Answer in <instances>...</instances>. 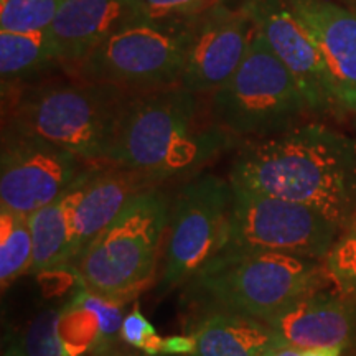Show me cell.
I'll use <instances>...</instances> for the list:
<instances>
[{
	"mask_svg": "<svg viewBox=\"0 0 356 356\" xmlns=\"http://www.w3.org/2000/svg\"><path fill=\"white\" fill-rule=\"evenodd\" d=\"M33 266V236L29 216L0 208V286L2 291Z\"/></svg>",
	"mask_w": 356,
	"mask_h": 356,
	"instance_id": "20",
	"label": "cell"
},
{
	"mask_svg": "<svg viewBox=\"0 0 356 356\" xmlns=\"http://www.w3.org/2000/svg\"><path fill=\"white\" fill-rule=\"evenodd\" d=\"M262 356H304V350L297 348V346H292L289 343H284V341H275L273 346H269Z\"/></svg>",
	"mask_w": 356,
	"mask_h": 356,
	"instance_id": "27",
	"label": "cell"
},
{
	"mask_svg": "<svg viewBox=\"0 0 356 356\" xmlns=\"http://www.w3.org/2000/svg\"><path fill=\"white\" fill-rule=\"evenodd\" d=\"M243 7L274 55L291 71L310 113L343 114L317 43L287 0H244Z\"/></svg>",
	"mask_w": 356,
	"mask_h": 356,
	"instance_id": "11",
	"label": "cell"
},
{
	"mask_svg": "<svg viewBox=\"0 0 356 356\" xmlns=\"http://www.w3.org/2000/svg\"><path fill=\"white\" fill-rule=\"evenodd\" d=\"M140 17L150 20H193L220 0H131Z\"/></svg>",
	"mask_w": 356,
	"mask_h": 356,
	"instance_id": "24",
	"label": "cell"
},
{
	"mask_svg": "<svg viewBox=\"0 0 356 356\" xmlns=\"http://www.w3.org/2000/svg\"><path fill=\"white\" fill-rule=\"evenodd\" d=\"M115 346H118V345L106 346V348L97 350V351H95V353H91L89 356H115Z\"/></svg>",
	"mask_w": 356,
	"mask_h": 356,
	"instance_id": "31",
	"label": "cell"
},
{
	"mask_svg": "<svg viewBox=\"0 0 356 356\" xmlns=\"http://www.w3.org/2000/svg\"><path fill=\"white\" fill-rule=\"evenodd\" d=\"M323 267L332 286L356 304V211L340 229L337 241L323 259Z\"/></svg>",
	"mask_w": 356,
	"mask_h": 356,
	"instance_id": "23",
	"label": "cell"
},
{
	"mask_svg": "<svg viewBox=\"0 0 356 356\" xmlns=\"http://www.w3.org/2000/svg\"><path fill=\"white\" fill-rule=\"evenodd\" d=\"M211 119L236 140H261L299 124L310 113L300 88L254 29L243 63L210 95Z\"/></svg>",
	"mask_w": 356,
	"mask_h": 356,
	"instance_id": "6",
	"label": "cell"
},
{
	"mask_svg": "<svg viewBox=\"0 0 356 356\" xmlns=\"http://www.w3.org/2000/svg\"><path fill=\"white\" fill-rule=\"evenodd\" d=\"M66 0H0V32H47Z\"/></svg>",
	"mask_w": 356,
	"mask_h": 356,
	"instance_id": "22",
	"label": "cell"
},
{
	"mask_svg": "<svg viewBox=\"0 0 356 356\" xmlns=\"http://www.w3.org/2000/svg\"><path fill=\"white\" fill-rule=\"evenodd\" d=\"M343 350L340 348H310L304 350V356H343Z\"/></svg>",
	"mask_w": 356,
	"mask_h": 356,
	"instance_id": "29",
	"label": "cell"
},
{
	"mask_svg": "<svg viewBox=\"0 0 356 356\" xmlns=\"http://www.w3.org/2000/svg\"><path fill=\"white\" fill-rule=\"evenodd\" d=\"M332 287L323 262L277 252H221L185 284L195 309L266 320L302 297Z\"/></svg>",
	"mask_w": 356,
	"mask_h": 356,
	"instance_id": "4",
	"label": "cell"
},
{
	"mask_svg": "<svg viewBox=\"0 0 356 356\" xmlns=\"http://www.w3.org/2000/svg\"><path fill=\"white\" fill-rule=\"evenodd\" d=\"M160 184L145 173L97 163L78 184V197L71 213V243L63 269L118 218L132 197Z\"/></svg>",
	"mask_w": 356,
	"mask_h": 356,
	"instance_id": "14",
	"label": "cell"
},
{
	"mask_svg": "<svg viewBox=\"0 0 356 356\" xmlns=\"http://www.w3.org/2000/svg\"><path fill=\"white\" fill-rule=\"evenodd\" d=\"M162 350H163V338L157 335H154L152 338L147 340V343L144 345V348L140 350V353H144L147 356H162Z\"/></svg>",
	"mask_w": 356,
	"mask_h": 356,
	"instance_id": "28",
	"label": "cell"
},
{
	"mask_svg": "<svg viewBox=\"0 0 356 356\" xmlns=\"http://www.w3.org/2000/svg\"><path fill=\"white\" fill-rule=\"evenodd\" d=\"M322 53L341 113H356V12L332 0H287Z\"/></svg>",
	"mask_w": 356,
	"mask_h": 356,
	"instance_id": "15",
	"label": "cell"
},
{
	"mask_svg": "<svg viewBox=\"0 0 356 356\" xmlns=\"http://www.w3.org/2000/svg\"><path fill=\"white\" fill-rule=\"evenodd\" d=\"M53 68L60 63L47 32H0L2 89L38 81Z\"/></svg>",
	"mask_w": 356,
	"mask_h": 356,
	"instance_id": "19",
	"label": "cell"
},
{
	"mask_svg": "<svg viewBox=\"0 0 356 356\" xmlns=\"http://www.w3.org/2000/svg\"><path fill=\"white\" fill-rule=\"evenodd\" d=\"M229 181L305 204L343 228L356 211V140L322 122L297 124L244 144Z\"/></svg>",
	"mask_w": 356,
	"mask_h": 356,
	"instance_id": "1",
	"label": "cell"
},
{
	"mask_svg": "<svg viewBox=\"0 0 356 356\" xmlns=\"http://www.w3.org/2000/svg\"><path fill=\"white\" fill-rule=\"evenodd\" d=\"M154 335H157V330L149 322V318L145 317L140 305L136 302L132 310L126 314V317L122 320L121 341H124V345L129 346V348L140 351L147 343V340Z\"/></svg>",
	"mask_w": 356,
	"mask_h": 356,
	"instance_id": "25",
	"label": "cell"
},
{
	"mask_svg": "<svg viewBox=\"0 0 356 356\" xmlns=\"http://www.w3.org/2000/svg\"><path fill=\"white\" fill-rule=\"evenodd\" d=\"M254 33L246 8L216 3L191 24L180 84L195 95H211L243 63Z\"/></svg>",
	"mask_w": 356,
	"mask_h": 356,
	"instance_id": "12",
	"label": "cell"
},
{
	"mask_svg": "<svg viewBox=\"0 0 356 356\" xmlns=\"http://www.w3.org/2000/svg\"><path fill=\"white\" fill-rule=\"evenodd\" d=\"M78 184L53 203L29 216L33 236V266L30 274H43L65 267L71 243V213L78 197Z\"/></svg>",
	"mask_w": 356,
	"mask_h": 356,
	"instance_id": "18",
	"label": "cell"
},
{
	"mask_svg": "<svg viewBox=\"0 0 356 356\" xmlns=\"http://www.w3.org/2000/svg\"><path fill=\"white\" fill-rule=\"evenodd\" d=\"M129 92L104 83L43 78L2 89V132L60 147L104 163Z\"/></svg>",
	"mask_w": 356,
	"mask_h": 356,
	"instance_id": "3",
	"label": "cell"
},
{
	"mask_svg": "<svg viewBox=\"0 0 356 356\" xmlns=\"http://www.w3.org/2000/svg\"><path fill=\"white\" fill-rule=\"evenodd\" d=\"M185 333L195 338L191 356H262L279 338L261 320L221 309H197Z\"/></svg>",
	"mask_w": 356,
	"mask_h": 356,
	"instance_id": "17",
	"label": "cell"
},
{
	"mask_svg": "<svg viewBox=\"0 0 356 356\" xmlns=\"http://www.w3.org/2000/svg\"><path fill=\"white\" fill-rule=\"evenodd\" d=\"M284 343L300 350L356 348V304L335 287L320 289L262 320Z\"/></svg>",
	"mask_w": 356,
	"mask_h": 356,
	"instance_id": "13",
	"label": "cell"
},
{
	"mask_svg": "<svg viewBox=\"0 0 356 356\" xmlns=\"http://www.w3.org/2000/svg\"><path fill=\"white\" fill-rule=\"evenodd\" d=\"M233 208L229 180L202 173L177 191L163 243L159 291L167 293L185 284L225 248Z\"/></svg>",
	"mask_w": 356,
	"mask_h": 356,
	"instance_id": "9",
	"label": "cell"
},
{
	"mask_svg": "<svg viewBox=\"0 0 356 356\" xmlns=\"http://www.w3.org/2000/svg\"><path fill=\"white\" fill-rule=\"evenodd\" d=\"M200 97L181 84L132 95L104 165L145 173L163 184L229 149L238 140L216 126Z\"/></svg>",
	"mask_w": 356,
	"mask_h": 356,
	"instance_id": "2",
	"label": "cell"
},
{
	"mask_svg": "<svg viewBox=\"0 0 356 356\" xmlns=\"http://www.w3.org/2000/svg\"><path fill=\"white\" fill-rule=\"evenodd\" d=\"M115 356H147L140 351L129 348V346H115Z\"/></svg>",
	"mask_w": 356,
	"mask_h": 356,
	"instance_id": "30",
	"label": "cell"
},
{
	"mask_svg": "<svg viewBox=\"0 0 356 356\" xmlns=\"http://www.w3.org/2000/svg\"><path fill=\"white\" fill-rule=\"evenodd\" d=\"M61 307L38 314L22 330H10L2 356H70L60 335Z\"/></svg>",
	"mask_w": 356,
	"mask_h": 356,
	"instance_id": "21",
	"label": "cell"
},
{
	"mask_svg": "<svg viewBox=\"0 0 356 356\" xmlns=\"http://www.w3.org/2000/svg\"><path fill=\"white\" fill-rule=\"evenodd\" d=\"M172 200L160 186L131 198L71 264L78 284L97 296L132 300L152 284L165 243Z\"/></svg>",
	"mask_w": 356,
	"mask_h": 356,
	"instance_id": "5",
	"label": "cell"
},
{
	"mask_svg": "<svg viewBox=\"0 0 356 356\" xmlns=\"http://www.w3.org/2000/svg\"><path fill=\"white\" fill-rule=\"evenodd\" d=\"M137 19L131 0H66L47 30L60 68L70 74L111 35Z\"/></svg>",
	"mask_w": 356,
	"mask_h": 356,
	"instance_id": "16",
	"label": "cell"
},
{
	"mask_svg": "<svg viewBox=\"0 0 356 356\" xmlns=\"http://www.w3.org/2000/svg\"><path fill=\"white\" fill-rule=\"evenodd\" d=\"M193 20L140 17L111 35L68 76L129 92L180 84Z\"/></svg>",
	"mask_w": 356,
	"mask_h": 356,
	"instance_id": "7",
	"label": "cell"
},
{
	"mask_svg": "<svg viewBox=\"0 0 356 356\" xmlns=\"http://www.w3.org/2000/svg\"><path fill=\"white\" fill-rule=\"evenodd\" d=\"M195 351V338L190 333L163 338L162 356H191Z\"/></svg>",
	"mask_w": 356,
	"mask_h": 356,
	"instance_id": "26",
	"label": "cell"
},
{
	"mask_svg": "<svg viewBox=\"0 0 356 356\" xmlns=\"http://www.w3.org/2000/svg\"><path fill=\"white\" fill-rule=\"evenodd\" d=\"M231 186L233 208L221 252H277L323 262L340 234L337 222L305 204Z\"/></svg>",
	"mask_w": 356,
	"mask_h": 356,
	"instance_id": "8",
	"label": "cell"
},
{
	"mask_svg": "<svg viewBox=\"0 0 356 356\" xmlns=\"http://www.w3.org/2000/svg\"><path fill=\"white\" fill-rule=\"evenodd\" d=\"M95 165L48 142L2 132L0 208L33 215L65 195Z\"/></svg>",
	"mask_w": 356,
	"mask_h": 356,
	"instance_id": "10",
	"label": "cell"
}]
</instances>
